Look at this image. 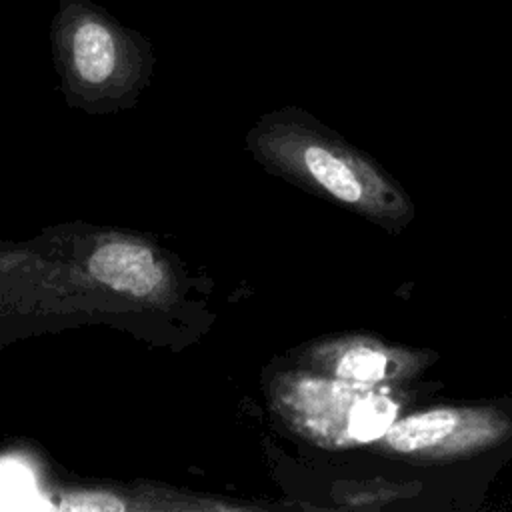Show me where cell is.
<instances>
[{
  "mask_svg": "<svg viewBox=\"0 0 512 512\" xmlns=\"http://www.w3.org/2000/svg\"><path fill=\"white\" fill-rule=\"evenodd\" d=\"M316 356L326 372L350 386H376L392 380L402 370L398 356L370 338L340 340L330 344L328 350L316 352Z\"/></svg>",
  "mask_w": 512,
  "mask_h": 512,
  "instance_id": "obj_4",
  "label": "cell"
},
{
  "mask_svg": "<svg viewBox=\"0 0 512 512\" xmlns=\"http://www.w3.org/2000/svg\"><path fill=\"white\" fill-rule=\"evenodd\" d=\"M472 410L432 408L396 418L380 438L396 454H440L466 448L472 432Z\"/></svg>",
  "mask_w": 512,
  "mask_h": 512,
  "instance_id": "obj_3",
  "label": "cell"
},
{
  "mask_svg": "<svg viewBox=\"0 0 512 512\" xmlns=\"http://www.w3.org/2000/svg\"><path fill=\"white\" fill-rule=\"evenodd\" d=\"M28 482H30V474L24 466L14 462L0 464V490L24 488Z\"/></svg>",
  "mask_w": 512,
  "mask_h": 512,
  "instance_id": "obj_8",
  "label": "cell"
},
{
  "mask_svg": "<svg viewBox=\"0 0 512 512\" xmlns=\"http://www.w3.org/2000/svg\"><path fill=\"white\" fill-rule=\"evenodd\" d=\"M60 508L72 512H122L126 506L112 494H70L60 502Z\"/></svg>",
  "mask_w": 512,
  "mask_h": 512,
  "instance_id": "obj_7",
  "label": "cell"
},
{
  "mask_svg": "<svg viewBox=\"0 0 512 512\" xmlns=\"http://www.w3.org/2000/svg\"><path fill=\"white\" fill-rule=\"evenodd\" d=\"M396 420V404L378 394H366L358 398L346 418V434L356 442H374L386 434Z\"/></svg>",
  "mask_w": 512,
  "mask_h": 512,
  "instance_id": "obj_6",
  "label": "cell"
},
{
  "mask_svg": "<svg viewBox=\"0 0 512 512\" xmlns=\"http://www.w3.org/2000/svg\"><path fill=\"white\" fill-rule=\"evenodd\" d=\"M90 272L102 284L134 296L150 294L162 280L152 254L138 244L110 242L90 258Z\"/></svg>",
  "mask_w": 512,
  "mask_h": 512,
  "instance_id": "obj_5",
  "label": "cell"
},
{
  "mask_svg": "<svg viewBox=\"0 0 512 512\" xmlns=\"http://www.w3.org/2000/svg\"><path fill=\"white\" fill-rule=\"evenodd\" d=\"M254 150L268 170L320 192L362 216L400 228L412 218V202L376 162L298 108L260 118Z\"/></svg>",
  "mask_w": 512,
  "mask_h": 512,
  "instance_id": "obj_1",
  "label": "cell"
},
{
  "mask_svg": "<svg viewBox=\"0 0 512 512\" xmlns=\"http://www.w3.org/2000/svg\"><path fill=\"white\" fill-rule=\"evenodd\" d=\"M50 38L72 80L88 88L116 84L120 76L130 82L150 56L146 38L94 0H58Z\"/></svg>",
  "mask_w": 512,
  "mask_h": 512,
  "instance_id": "obj_2",
  "label": "cell"
}]
</instances>
